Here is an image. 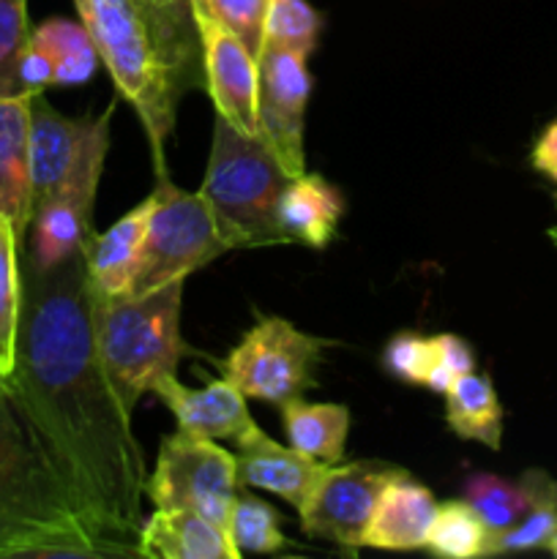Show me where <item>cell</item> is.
Instances as JSON below:
<instances>
[{"mask_svg":"<svg viewBox=\"0 0 557 559\" xmlns=\"http://www.w3.org/2000/svg\"><path fill=\"white\" fill-rule=\"evenodd\" d=\"M151 200L140 267L129 295H145L164 284L183 282L189 273L233 251L200 191H180L162 173Z\"/></svg>","mask_w":557,"mask_h":559,"instance_id":"cell-6","label":"cell"},{"mask_svg":"<svg viewBox=\"0 0 557 559\" xmlns=\"http://www.w3.org/2000/svg\"><path fill=\"white\" fill-rule=\"evenodd\" d=\"M153 200H142L134 211L112 224L104 235H93L85 249L87 282L98 295H129L140 267L142 240Z\"/></svg>","mask_w":557,"mask_h":559,"instance_id":"cell-20","label":"cell"},{"mask_svg":"<svg viewBox=\"0 0 557 559\" xmlns=\"http://www.w3.org/2000/svg\"><path fill=\"white\" fill-rule=\"evenodd\" d=\"M344 213V197L322 175H298L278 197L276 224L284 243H304L325 249L333 240L339 218Z\"/></svg>","mask_w":557,"mask_h":559,"instance_id":"cell-19","label":"cell"},{"mask_svg":"<svg viewBox=\"0 0 557 559\" xmlns=\"http://www.w3.org/2000/svg\"><path fill=\"white\" fill-rule=\"evenodd\" d=\"M235 445H238V456H235L238 484L278 495L295 511L304 506L311 486L317 484L320 473L325 469V464L295 451L293 445H278L257 424L246 435H240Z\"/></svg>","mask_w":557,"mask_h":559,"instance_id":"cell-14","label":"cell"},{"mask_svg":"<svg viewBox=\"0 0 557 559\" xmlns=\"http://www.w3.org/2000/svg\"><path fill=\"white\" fill-rule=\"evenodd\" d=\"M197 33L202 47V80L213 98L218 118L233 123L244 134L260 131V69L257 58L233 31L208 14L202 5L191 3Z\"/></svg>","mask_w":557,"mask_h":559,"instance_id":"cell-11","label":"cell"},{"mask_svg":"<svg viewBox=\"0 0 557 559\" xmlns=\"http://www.w3.org/2000/svg\"><path fill=\"white\" fill-rule=\"evenodd\" d=\"M153 393L169 407L178 420V429L186 435L208 437V440H238L254 426L246 396L224 377L211 380L202 391H189L180 385L178 377L169 374L153 385Z\"/></svg>","mask_w":557,"mask_h":559,"instance_id":"cell-15","label":"cell"},{"mask_svg":"<svg viewBox=\"0 0 557 559\" xmlns=\"http://www.w3.org/2000/svg\"><path fill=\"white\" fill-rule=\"evenodd\" d=\"M260 69V131L278 164L293 178L306 173L304 120L311 76L306 58L282 47H262Z\"/></svg>","mask_w":557,"mask_h":559,"instance_id":"cell-12","label":"cell"},{"mask_svg":"<svg viewBox=\"0 0 557 559\" xmlns=\"http://www.w3.org/2000/svg\"><path fill=\"white\" fill-rule=\"evenodd\" d=\"M399 473L404 469L386 462H349L342 467L325 464L298 508L300 527L311 538L331 540L347 551L360 549L377 497Z\"/></svg>","mask_w":557,"mask_h":559,"instance_id":"cell-9","label":"cell"},{"mask_svg":"<svg viewBox=\"0 0 557 559\" xmlns=\"http://www.w3.org/2000/svg\"><path fill=\"white\" fill-rule=\"evenodd\" d=\"M238 486V464L233 453L218 448L216 440L178 429L162 440L145 495L156 508L194 511L227 530Z\"/></svg>","mask_w":557,"mask_h":559,"instance_id":"cell-8","label":"cell"},{"mask_svg":"<svg viewBox=\"0 0 557 559\" xmlns=\"http://www.w3.org/2000/svg\"><path fill=\"white\" fill-rule=\"evenodd\" d=\"M533 167L557 183V120L546 126V131L535 142Z\"/></svg>","mask_w":557,"mask_h":559,"instance_id":"cell-35","label":"cell"},{"mask_svg":"<svg viewBox=\"0 0 557 559\" xmlns=\"http://www.w3.org/2000/svg\"><path fill=\"white\" fill-rule=\"evenodd\" d=\"M31 98H0V213L25 235L33 216Z\"/></svg>","mask_w":557,"mask_h":559,"instance_id":"cell-17","label":"cell"},{"mask_svg":"<svg viewBox=\"0 0 557 559\" xmlns=\"http://www.w3.org/2000/svg\"><path fill=\"white\" fill-rule=\"evenodd\" d=\"M0 557H107L0 374Z\"/></svg>","mask_w":557,"mask_h":559,"instance_id":"cell-3","label":"cell"},{"mask_svg":"<svg viewBox=\"0 0 557 559\" xmlns=\"http://www.w3.org/2000/svg\"><path fill=\"white\" fill-rule=\"evenodd\" d=\"M109 134L87 151L63 189L33 207L31 216V271L49 273L74 260L93 240V202L104 173Z\"/></svg>","mask_w":557,"mask_h":559,"instance_id":"cell-10","label":"cell"},{"mask_svg":"<svg viewBox=\"0 0 557 559\" xmlns=\"http://www.w3.org/2000/svg\"><path fill=\"white\" fill-rule=\"evenodd\" d=\"M442 396H446V420L453 435L481 442L489 451H500L502 407L489 377L470 371L459 377Z\"/></svg>","mask_w":557,"mask_h":559,"instance_id":"cell-22","label":"cell"},{"mask_svg":"<svg viewBox=\"0 0 557 559\" xmlns=\"http://www.w3.org/2000/svg\"><path fill=\"white\" fill-rule=\"evenodd\" d=\"M491 538L495 535L489 533L484 519L475 513V508L467 500H451L437 506L424 549H429L437 557L451 559L489 557Z\"/></svg>","mask_w":557,"mask_h":559,"instance_id":"cell-24","label":"cell"},{"mask_svg":"<svg viewBox=\"0 0 557 559\" xmlns=\"http://www.w3.org/2000/svg\"><path fill=\"white\" fill-rule=\"evenodd\" d=\"M31 41L52 58L55 85H82L96 69V44L82 22L47 20L31 31Z\"/></svg>","mask_w":557,"mask_h":559,"instance_id":"cell-23","label":"cell"},{"mask_svg":"<svg viewBox=\"0 0 557 559\" xmlns=\"http://www.w3.org/2000/svg\"><path fill=\"white\" fill-rule=\"evenodd\" d=\"M382 366L396 380L410 385H426L431 369V336H420L415 331H402L386 344Z\"/></svg>","mask_w":557,"mask_h":559,"instance_id":"cell-32","label":"cell"},{"mask_svg":"<svg viewBox=\"0 0 557 559\" xmlns=\"http://www.w3.org/2000/svg\"><path fill=\"white\" fill-rule=\"evenodd\" d=\"M140 557L156 559H240L229 540L227 530L208 522L194 511H169L156 508L147 522H142Z\"/></svg>","mask_w":557,"mask_h":559,"instance_id":"cell-18","label":"cell"},{"mask_svg":"<svg viewBox=\"0 0 557 559\" xmlns=\"http://www.w3.org/2000/svg\"><path fill=\"white\" fill-rule=\"evenodd\" d=\"M435 513L437 502L431 491L415 484L407 473H399L377 497V506L366 524L364 546L388 551L424 549Z\"/></svg>","mask_w":557,"mask_h":559,"instance_id":"cell-16","label":"cell"},{"mask_svg":"<svg viewBox=\"0 0 557 559\" xmlns=\"http://www.w3.org/2000/svg\"><path fill=\"white\" fill-rule=\"evenodd\" d=\"M180 295L183 282L164 284L145 295H98L91 289L98 360L129 413L162 377L175 374L180 358L189 353L180 338Z\"/></svg>","mask_w":557,"mask_h":559,"instance_id":"cell-4","label":"cell"},{"mask_svg":"<svg viewBox=\"0 0 557 559\" xmlns=\"http://www.w3.org/2000/svg\"><path fill=\"white\" fill-rule=\"evenodd\" d=\"M216 16L227 31H233L246 44L254 58H260L265 44V16L271 0H191Z\"/></svg>","mask_w":557,"mask_h":559,"instance_id":"cell-31","label":"cell"},{"mask_svg":"<svg viewBox=\"0 0 557 559\" xmlns=\"http://www.w3.org/2000/svg\"><path fill=\"white\" fill-rule=\"evenodd\" d=\"M522 480L530 491L528 513L511 530L491 540V555L544 549L557 533V480H552L541 469H530L522 475Z\"/></svg>","mask_w":557,"mask_h":559,"instance_id":"cell-25","label":"cell"},{"mask_svg":"<svg viewBox=\"0 0 557 559\" xmlns=\"http://www.w3.org/2000/svg\"><path fill=\"white\" fill-rule=\"evenodd\" d=\"M549 238L555 240V246H557V227H552V229H549Z\"/></svg>","mask_w":557,"mask_h":559,"instance_id":"cell-37","label":"cell"},{"mask_svg":"<svg viewBox=\"0 0 557 559\" xmlns=\"http://www.w3.org/2000/svg\"><path fill=\"white\" fill-rule=\"evenodd\" d=\"M464 500L475 508V513L484 519L489 533L497 538V535L511 530L528 513L530 491L524 480L508 484V480L497 478V475L475 473L464 480Z\"/></svg>","mask_w":557,"mask_h":559,"instance_id":"cell-27","label":"cell"},{"mask_svg":"<svg viewBox=\"0 0 557 559\" xmlns=\"http://www.w3.org/2000/svg\"><path fill=\"white\" fill-rule=\"evenodd\" d=\"M20 235L14 222L0 213V374L9 377L16 360V336L22 317Z\"/></svg>","mask_w":557,"mask_h":559,"instance_id":"cell-26","label":"cell"},{"mask_svg":"<svg viewBox=\"0 0 557 559\" xmlns=\"http://www.w3.org/2000/svg\"><path fill=\"white\" fill-rule=\"evenodd\" d=\"M475 369V355L467 342L453 333H440L431 336V369L426 377V385L435 393H446L459 377L470 374Z\"/></svg>","mask_w":557,"mask_h":559,"instance_id":"cell-33","label":"cell"},{"mask_svg":"<svg viewBox=\"0 0 557 559\" xmlns=\"http://www.w3.org/2000/svg\"><path fill=\"white\" fill-rule=\"evenodd\" d=\"M284 431L295 451L322 464H339L349 435V409L344 404H311L293 399L282 407Z\"/></svg>","mask_w":557,"mask_h":559,"instance_id":"cell-21","label":"cell"},{"mask_svg":"<svg viewBox=\"0 0 557 559\" xmlns=\"http://www.w3.org/2000/svg\"><path fill=\"white\" fill-rule=\"evenodd\" d=\"M109 118H112V109L96 120L69 118L49 107V102H44V93L31 98L33 207L63 189L87 151L109 134Z\"/></svg>","mask_w":557,"mask_h":559,"instance_id":"cell-13","label":"cell"},{"mask_svg":"<svg viewBox=\"0 0 557 559\" xmlns=\"http://www.w3.org/2000/svg\"><path fill=\"white\" fill-rule=\"evenodd\" d=\"M49 85H55L52 58H49L38 44L27 41V49L22 52V60H20L22 93H25V96H38V93L47 91Z\"/></svg>","mask_w":557,"mask_h":559,"instance_id":"cell-34","label":"cell"},{"mask_svg":"<svg viewBox=\"0 0 557 559\" xmlns=\"http://www.w3.org/2000/svg\"><path fill=\"white\" fill-rule=\"evenodd\" d=\"M27 41V0H0V98L25 96L20 87V60Z\"/></svg>","mask_w":557,"mask_h":559,"instance_id":"cell-30","label":"cell"},{"mask_svg":"<svg viewBox=\"0 0 557 559\" xmlns=\"http://www.w3.org/2000/svg\"><path fill=\"white\" fill-rule=\"evenodd\" d=\"M293 175L265 136H249L216 115L211 158L200 194L211 205L229 249L284 243L276 224L278 197Z\"/></svg>","mask_w":557,"mask_h":559,"instance_id":"cell-5","label":"cell"},{"mask_svg":"<svg viewBox=\"0 0 557 559\" xmlns=\"http://www.w3.org/2000/svg\"><path fill=\"white\" fill-rule=\"evenodd\" d=\"M120 96L134 107L164 173L162 147L180 96L202 76L189 0H74Z\"/></svg>","mask_w":557,"mask_h":559,"instance_id":"cell-2","label":"cell"},{"mask_svg":"<svg viewBox=\"0 0 557 559\" xmlns=\"http://www.w3.org/2000/svg\"><path fill=\"white\" fill-rule=\"evenodd\" d=\"M544 549H546V551H552V555H555V557H557V533H555V535H552V538H549V544H546V546H544Z\"/></svg>","mask_w":557,"mask_h":559,"instance_id":"cell-36","label":"cell"},{"mask_svg":"<svg viewBox=\"0 0 557 559\" xmlns=\"http://www.w3.org/2000/svg\"><path fill=\"white\" fill-rule=\"evenodd\" d=\"M227 535L240 555H273L284 546L276 511L257 497H238L235 500Z\"/></svg>","mask_w":557,"mask_h":559,"instance_id":"cell-28","label":"cell"},{"mask_svg":"<svg viewBox=\"0 0 557 559\" xmlns=\"http://www.w3.org/2000/svg\"><path fill=\"white\" fill-rule=\"evenodd\" d=\"M325 344V338L309 336L282 317H265L218 366L246 399L284 407L317 388Z\"/></svg>","mask_w":557,"mask_h":559,"instance_id":"cell-7","label":"cell"},{"mask_svg":"<svg viewBox=\"0 0 557 559\" xmlns=\"http://www.w3.org/2000/svg\"><path fill=\"white\" fill-rule=\"evenodd\" d=\"M5 380L107 557H140L145 464L93 342L85 251L22 284Z\"/></svg>","mask_w":557,"mask_h":559,"instance_id":"cell-1","label":"cell"},{"mask_svg":"<svg viewBox=\"0 0 557 559\" xmlns=\"http://www.w3.org/2000/svg\"><path fill=\"white\" fill-rule=\"evenodd\" d=\"M320 36V14L306 0H271L265 16V44L309 58ZM262 44V47H265Z\"/></svg>","mask_w":557,"mask_h":559,"instance_id":"cell-29","label":"cell"}]
</instances>
